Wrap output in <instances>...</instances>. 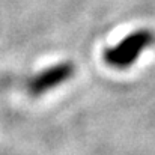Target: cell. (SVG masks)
I'll return each mask as SVG.
<instances>
[{
	"instance_id": "1",
	"label": "cell",
	"mask_w": 155,
	"mask_h": 155,
	"mask_svg": "<svg viewBox=\"0 0 155 155\" xmlns=\"http://www.w3.org/2000/svg\"><path fill=\"white\" fill-rule=\"evenodd\" d=\"M155 44V32L149 29H140L128 36H125L122 41H119L116 45L108 47L104 50V60L108 66L117 68V69H127L133 63L137 62L139 56L149 47Z\"/></svg>"
},
{
	"instance_id": "2",
	"label": "cell",
	"mask_w": 155,
	"mask_h": 155,
	"mask_svg": "<svg viewBox=\"0 0 155 155\" xmlns=\"http://www.w3.org/2000/svg\"><path fill=\"white\" fill-rule=\"evenodd\" d=\"M75 72V66L72 62H60L53 66L45 68L44 71L38 72L32 77L27 83V91L32 97H38L51 91L54 87L66 83Z\"/></svg>"
}]
</instances>
